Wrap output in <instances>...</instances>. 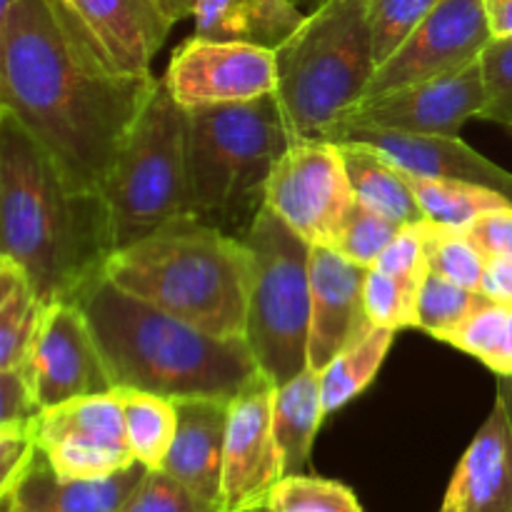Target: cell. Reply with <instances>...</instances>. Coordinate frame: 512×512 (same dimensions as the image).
Listing matches in <instances>:
<instances>
[{"label":"cell","instance_id":"cell-1","mask_svg":"<svg viewBox=\"0 0 512 512\" xmlns=\"http://www.w3.org/2000/svg\"><path fill=\"white\" fill-rule=\"evenodd\" d=\"M155 85L115 70L63 0H18L0 13V108L75 190L103 188Z\"/></svg>","mask_w":512,"mask_h":512},{"label":"cell","instance_id":"cell-2","mask_svg":"<svg viewBox=\"0 0 512 512\" xmlns=\"http://www.w3.org/2000/svg\"><path fill=\"white\" fill-rule=\"evenodd\" d=\"M118 250L100 190H75L48 150L0 108V255L45 305L75 303Z\"/></svg>","mask_w":512,"mask_h":512},{"label":"cell","instance_id":"cell-3","mask_svg":"<svg viewBox=\"0 0 512 512\" xmlns=\"http://www.w3.org/2000/svg\"><path fill=\"white\" fill-rule=\"evenodd\" d=\"M115 388L233 400L260 373L245 338H215L100 275L80 293Z\"/></svg>","mask_w":512,"mask_h":512},{"label":"cell","instance_id":"cell-4","mask_svg":"<svg viewBox=\"0 0 512 512\" xmlns=\"http://www.w3.org/2000/svg\"><path fill=\"white\" fill-rule=\"evenodd\" d=\"M253 275L243 238L195 220L118 248L105 265V278L120 290L215 338H245Z\"/></svg>","mask_w":512,"mask_h":512},{"label":"cell","instance_id":"cell-5","mask_svg":"<svg viewBox=\"0 0 512 512\" xmlns=\"http://www.w3.org/2000/svg\"><path fill=\"white\" fill-rule=\"evenodd\" d=\"M293 143L275 93L190 110L185 218L245 238L265 208L270 175Z\"/></svg>","mask_w":512,"mask_h":512},{"label":"cell","instance_id":"cell-6","mask_svg":"<svg viewBox=\"0 0 512 512\" xmlns=\"http://www.w3.org/2000/svg\"><path fill=\"white\" fill-rule=\"evenodd\" d=\"M278 98L293 140L323 138L375 75L368 0H325L275 50Z\"/></svg>","mask_w":512,"mask_h":512},{"label":"cell","instance_id":"cell-7","mask_svg":"<svg viewBox=\"0 0 512 512\" xmlns=\"http://www.w3.org/2000/svg\"><path fill=\"white\" fill-rule=\"evenodd\" d=\"M188 128L190 110L158 80L100 188L118 248L188 220Z\"/></svg>","mask_w":512,"mask_h":512},{"label":"cell","instance_id":"cell-8","mask_svg":"<svg viewBox=\"0 0 512 512\" xmlns=\"http://www.w3.org/2000/svg\"><path fill=\"white\" fill-rule=\"evenodd\" d=\"M255 275L245 340L258 368L283 385L303 373L310 343V253L313 245L265 205L245 233Z\"/></svg>","mask_w":512,"mask_h":512},{"label":"cell","instance_id":"cell-9","mask_svg":"<svg viewBox=\"0 0 512 512\" xmlns=\"http://www.w3.org/2000/svg\"><path fill=\"white\" fill-rule=\"evenodd\" d=\"M265 205L310 245L330 248L355 205L340 145L293 140L270 175Z\"/></svg>","mask_w":512,"mask_h":512},{"label":"cell","instance_id":"cell-10","mask_svg":"<svg viewBox=\"0 0 512 512\" xmlns=\"http://www.w3.org/2000/svg\"><path fill=\"white\" fill-rule=\"evenodd\" d=\"M485 108L483 65L473 63L460 73L405 85L390 93L363 98L345 110L320 140L350 128L398 130L413 135H458L468 120Z\"/></svg>","mask_w":512,"mask_h":512},{"label":"cell","instance_id":"cell-11","mask_svg":"<svg viewBox=\"0 0 512 512\" xmlns=\"http://www.w3.org/2000/svg\"><path fill=\"white\" fill-rule=\"evenodd\" d=\"M35 438L50 468L65 480L108 478L138 463L115 390L43 410Z\"/></svg>","mask_w":512,"mask_h":512},{"label":"cell","instance_id":"cell-12","mask_svg":"<svg viewBox=\"0 0 512 512\" xmlns=\"http://www.w3.org/2000/svg\"><path fill=\"white\" fill-rule=\"evenodd\" d=\"M490 40L485 0H440L415 33L378 65L363 98L460 73L478 63Z\"/></svg>","mask_w":512,"mask_h":512},{"label":"cell","instance_id":"cell-13","mask_svg":"<svg viewBox=\"0 0 512 512\" xmlns=\"http://www.w3.org/2000/svg\"><path fill=\"white\" fill-rule=\"evenodd\" d=\"M273 395L275 383L260 370L230 400L218 512H265L270 493L285 478L273 433Z\"/></svg>","mask_w":512,"mask_h":512},{"label":"cell","instance_id":"cell-14","mask_svg":"<svg viewBox=\"0 0 512 512\" xmlns=\"http://www.w3.org/2000/svg\"><path fill=\"white\" fill-rule=\"evenodd\" d=\"M165 85L183 108L248 103L275 93V50L230 40L188 38L170 58Z\"/></svg>","mask_w":512,"mask_h":512},{"label":"cell","instance_id":"cell-15","mask_svg":"<svg viewBox=\"0 0 512 512\" xmlns=\"http://www.w3.org/2000/svg\"><path fill=\"white\" fill-rule=\"evenodd\" d=\"M23 373L43 410L115 390L98 340L78 303L45 305Z\"/></svg>","mask_w":512,"mask_h":512},{"label":"cell","instance_id":"cell-16","mask_svg":"<svg viewBox=\"0 0 512 512\" xmlns=\"http://www.w3.org/2000/svg\"><path fill=\"white\" fill-rule=\"evenodd\" d=\"M368 270L328 245H313L310 253V343L308 365L323 370L345 348L375 328L365 310Z\"/></svg>","mask_w":512,"mask_h":512},{"label":"cell","instance_id":"cell-17","mask_svg":"<svg viewBox=\"0 0 512 512\" xmlns=\"http://www.w3.org/2000/svg\"><path fill=\"white\" fill-rule=\"evenodd\" d=\"M328 140L365 143L385 155L403 173L485 185L503 193L512 203V173L470 148L465 140H460V135H413L398 130L350 128L330 135Z\"/></svg>","mask_w":512,"mask_h":512},{"label":"cell","instance_id":"cell-18","mask_svg":"<svg viewBox=\"0 0 512 512\" xmlns=\"http://www.w3.org/2000/svg\"><path fill=\"white\" fill-rule=\"evenodd\" d=\"M438 512H512V413L503 395L455 465Z\"/></svg>","mask_w":512,"mask_h":512},{"label":"cell","instance_id":"cell-19","mask_svg":"<svg viewBox=\"0 0 512 512\" xmlns=\"http://www.w3.org/2000/svg\"><path fill=\"white\" fill-rule=\"evenodd\" d=\"M145 470V465L133 463L108 478L65 480L38 448L13 488L0 493V512H118L140 485Z\"/></svg>","mask_w":512,"mask_h":512},{"label":"cell","instance_id":"cell-20","mask_svg":"<svg viewBox=\"0 0 512 512\" xmlns=\"http://www.w3.org/2000/svg\"><path fill=\"white\" fill-rule=\"evenodd\" d=\"M230 400L180 398L178 433L165 458L163 470L188 485L200 500L218 510L223 490L225 433H228Z\"/></svg>","mask_w":512,"mask_h":512},{"label":"cell","instance_id":"cell-21","mask_svg":"<svg viewBox=\"0 0 512 512\" xmlns=\"http://www.w3.org/2000/svg\"><path fill=\"white\" fill-rule=\"evenodd\" d=\"M73 8L115 70L153 75L150 63L173 28L158 0H73Z\"/></svg>","mask_w":512,"mask_h":512},{"label":"cell","instance_id":"cell-22","mask_svg":"<svg viewBox=\"0 0 512 512\" xmlns=\"http://www.w3.org/2000/svg\"><path fill=\"white\" fill-rule=\"evenodd\" d=\"M305 15L293 0H200L193 35L278 50Z\"/></svg>","mask_w":512,"mask_h":512},{"label":"cell","instance_id":"cell-23","mask_svg":"<svg viewBox=\"0 0 512 512\" xmlns=\"http://www.w3.org/2000/svg\"><path fill=\"white\" fill-rule=\"evenodd\" d=\"M325 415L318 370L305 368L288 383L275 385L273 433L283 455L285 475L305 473Z\"/></svg>","mask_w":512,"mask_h":512},{"label":"cell","instance_id":"cell-24","mask_svg":"<svg viewBox=\"0 0 512 512\" xmlns=\"http://www.w3.org/2000/svg\"><path fill=\"white\" fill-rule=\"evenodd\" d=\"M338 145L358 203L398 225L423 223V208L415 200L410 185L405 183L400 168H395L385 155L365 143L340 140Z\"/></svg>","mask_w":512,"mask_h":512},{"label":"cell","instance_id":"cell-25","mask_svg":"<svg viewBox=\"0 0 512 512\" xmlns=\"http://www.w3.org/2000/svg\"><path fill=\"white\" fill-rule=\"evenodd\" d=\"M45 303L20 265L0 255V370H23L33 353Z\"/></svg>","mask_w":512,"mask_h":512},{"label":"cell","instance_id":"cell-26","mask_svg":"<svg viewBox=\"0 0 512 512\" xmlns=\"http://www.w3.org/2000/svg\"><path fill=\"white\" fill-rule=\"evenodd\" d=\"M115 398L123 408L125 430L135 460L148 470H160L178 433L175 400L135 388H115Z\"/></svg>","mask_w":512,"mask_h":512},{"label":"cell","instance_id":"cell-27","mask_svg":"<svg viewBox=\"0 0 512 512\" xmlns=\"http://www.w3.org/2000/svg\"><path fill=\"white\" fill-rule=\"evenodd\" d=\"M398 330L373 328L365 338L345 348L338 358L330 360L320 370V390H323L325 413L333 415L350 400L358 398L375 380L380 365L388 358Z\"/></svg>","mask_w":512,"mask_h":512},{"label":"cell","instance_id":"cell-28","mask_svg":"<svg viewBox=\"0 0 512 512\" xmlns=\"http://www.w3.org/2000/svg\"><path fill=\"white\" fill-rule=\"evenodd\" d=\"M403 178L423 208L425 220L450 225V228H468L478 215L512 205L503 193L485 188V185L445 178H420V175L410 173H403Z\"/></svg>","mask_w":512,"mask_h":512},{"label":"cell","instance_id":"cell-29","mask_svg":"<svg viewBox=\"0 0 512 512\" xmlns=\"http://www.w3.org/2000/svg\"><path fill=\"white\" fill-rule=\"evenodd\" d=\"M488 303L490 298L480 290L463 288L428 270L418 295V308H415V328L445 343L460 325L468 323Z\"/></svg>","mask_w":512,"mask_h":512},{"label":"cell","instance_id":"cell-30","mask_svg":"<svg viewBox=\"0 0 512 512\" xmlns=\"http://www.w3.org/2000/svg\"><path fill=\"white\" fill-rule=\"evenodd\" d=\"M445 343L473 355L498 378H512V305L490 300Z\"/></svg>","mask_w":512,"mask_h":512},{"label":"cell","instance_id":"cell-31","mask_svg":"<svg viewBox=\"0 0 512 512\" xmlns=\"http://www.w3.org/2000/svg\"><path fill=\"white\" fill-rule=\"evenodd\" d=\"M420 235L425 245V260H428L430 273L440 278L458 283L463 288L480 290L485 273V258L478 253L468 240L463 228H450V225L423 220Z\"/></svg>","mask_w":512,"mask_h":512},{"label":"cell","instance_id":"cell-32","mask_svg":"<svg viewBox=\"0 0 512 512\" xmlns=\"http://www.w3.org/2000/svg\"><path fill=\"white\" fill-rule=\"evenodd\" d=\"M265 512H365L348 485L315 475H285Z\"/></svg>","mask_w":512,"mask_h":512},{"label":"cell","instance_id":"cell-33","mask_svg":"<svg viewBox=\"0 0 512 512\" xmlns=\"http://www.w3.org/2000/svg\"><path fill=\"white\" fill-rule=\"evenodd\" d=\"M440 0H368V25L375 65H383ZM378 70V68H375Z\"/></svg>","mask_w":512,"mask_h":512},{"label":"cell","instance_id":"cell-34","mask_svg":"<svg viewBox=\"0 0 512 512\" xmlns=\"http://www.w3.org/2000/svg\"><path fill=\"white\" fill-rule=\"evenodd\" d=\"M403 228L405 225L393 223L385 215L375 213V210L365 208L363 203L355 200L343 230H340L338 238H335V243L330 248H335L340 255H345L353 263L363 265V268H375L380 255L385 253V248L393 243L395 235Z\"/></svg>","mask_w":512,"mask_h":512},{"label":"cell","instance_id":"cell-35","mask_svg":"<svg viewBox=\"0 0 512 512\" xmlns=\"http://www.w3.org/2000/svg\"><path fill=\"white\" fill-rule=\"evenodd\" d=\"M423 285L405 283L378 268L368 270L365 278V310L375 328L403 330L415 328V308Z\"/></svg>","mask_w":512,"mask_h":512},{"label":"cell","instance_id":"cell-36","mask_svg":"<svg viewBox=\"0 0 512 512\" xmlns=\"http://www.w3.org/2000/svg\"><path fill=\"white\" fill-rule=\"evenodd\" d=\"M118 512H218L170 473L145 470L143 480Z\"/></svg>","mask_w":512,"mask_h":512},{"label":"cell","instance_id":"cell-37","mask_svg":"<svg viewBox=\"0 0 512 512\" xmlns=\"http://www.w3.org/2000/svg\"><path fill=\"white\" fill-rule=\"evenodd\" d=\"M485 83V108L480 120H493L512 130V35L493 38L480 55Z\"/></svg>","mask_w":512,"mask_h":512},{"label":"cell","instance_id":"cell-38","mask_svg":"<svg viewBox=\"0 0 512 512\" xmlns=\"http://www.w3.org/2000/svg\"><path fill=\"white\" fill-rule=\"evenodd\" d=\"M43 415L23 370H0V430H35Z\"/></svg>","mask_w":512,"mask_h":512},{"label":"cell","instance_id":"cell-39","mask_svg":"<svg viewBox=\"0 0 512 512\" xmlns=\"http://www.w3.org/2000/svg\"><path fill=\"white\" fill-rule=\"evenodd\" d=\"M375 268L393 275V278L405 280V283L423 285L425 275H428V260H425V245L423 235H420V223L405 225V228L395 235L393 243L385 248V253L380 255Z\"/></svg>","mask_w":512,"mask_h":512},{"label":"cell","instance_id":"cell-40","mask_svg":"<svg viewBox=\"0 0 512 512\" xmlns=\"http://www.w3.org/2000/svg\"><path fill=\"white\" fill-rule=\"evenodd\" d=\"M463 230L485 260L512 255V205L478 215Z\"/></svg>","mask_w":512,"mask_h":512},{"label":"cell","instance_id":"cell-41","mask_svg":"<svg viewBox=\"0 0 512 512\" xmlns=\"http://www.w3.org/2000/svg\"><path fill=\"white\" fill-rule=\"evenodd\" d=\"M38 455L35 430H0V493L10 490Z\"/></svg>","mask_w":512,"mask_h":512},{"label":"cell","instance_id":"cell-42","mask_svg":"<svg viewBox=\"0 0 512 512\" xmlns=\"http://www.w3.org/2000/svg\"><path fill=\"white\" fill-rule=\"evenodd\" d=\"M480 293L488 295L493 303L512 305V255L485 260Z\"/></svg>","mask_w":512,"mask_h":512},{"label":"cell","instance_id":"cell-43","mask_svg":"<svg viewBox=\"0 0 512 512\" xmlns=\"http://www.w3.org/2000/svg\"><path fill=\"white\" fill-rule=\"evenodd\" d=\"M490 33L493 38H510L512 35V0H485Z\"/></svg>","mask_w":512,"mask_h":512},{"label":"cell","instance_id":"cell-44","mask_svg":"<svg viewBox=\"0 0 512 512\" xmlns=\"http://www.w3.org/2000/svg\"><path fill=\"white\" fill-rule=\"evenodd\" d=\"M160 10H163L165 18L170 20V23H178V20H185V18H193L195 10H198L200 0H158Z\"/></svg>","mask_w":512,"mask_h":512},{"label":"cell","instance_id":"cell-45","mask_svg":"<svg viewBox=\"0 0 512 512\" xmlns=\"http://www.w3.org/2000/svg\"><path fill=\"white\" fill-rule=\"evenodd\" d=\"M498 395H503L505 403L510 405V413H512V378H500V388Z\"/></svg>","mask_w":512,"mask_h":512},{"label":"cell","instance_id":"cell-46","mask_svg":"<svg viewBox=\"0 0 512 512\" xmlns=\"http://www.w3.org/2000/svg\"><path fill=\"white\" fill-rule=\"evenodd\" d=\"M293 3L298 5L300 10H303V5H305V8H310V13H313V10H318L325 0H293Z\"/></svg>","mask_w":512,"mask_h":512},{"label":"cell","instance_id":"cell-47","mask_svg":"<svg viewBox=\"0 0 512 512\" xmlns=\"http://www.w3.org/2000/svg\"><path fill=\"white\" fill-rule=\"evenodd\" d=\"M15 3H18V0H0V13H5V10L13 8Z\"/></svg>","mask_w":512,"mask_h":512},{"label":"cell","instance_id":"cell-48","mask_svg":"<svg viewBox=\"0 0 512 512\" xmlns=\"http://www.w3.org/2000/svg\"><path fill=\"white\" fill-rule=\"evenodd\" d=\"M63 3H68V5H70V8H73V0H63Z\"/></svg>","mask_w":512,"mask_h":512}]
</instances>
